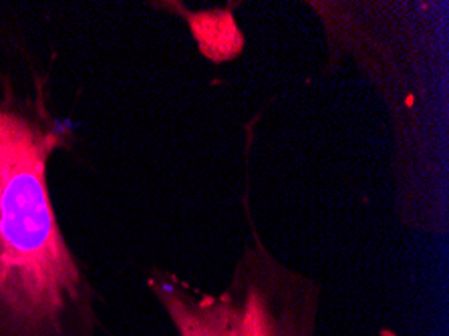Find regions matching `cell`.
I'll use <instances>...</instances> for the list:
<instances>
[{"instance_id": "obj_1", "label": "cell", "mask_w": 449, "mask_h": 336, "mask_svg": "<svg viewBox=\"0 0 449 336\" xmlns=\"http://www.w3.org/2000/svg\"><path fill=\"white\" fill-rule=\"evenodd\" d=\"M70 141L47 81L28 89L0 70V336H99L97 292L70 250L49 163Z\"/></svg>"}, {"instance_id": "obj_2", "label": "cell", "mask_w": 449, "mask_h": 336, "mask_svg": "<svg viewBox=\"0 0 449 336\" xmlns=\"http://www.w3.org/2000/svg\"><path fill=\"white\" fill-rule=\"evenodd\" d=\"M220 290L154 268L147 288L176 336H319L323 282L290 266L256 230Z\"/></svg>"}]
</instances>
